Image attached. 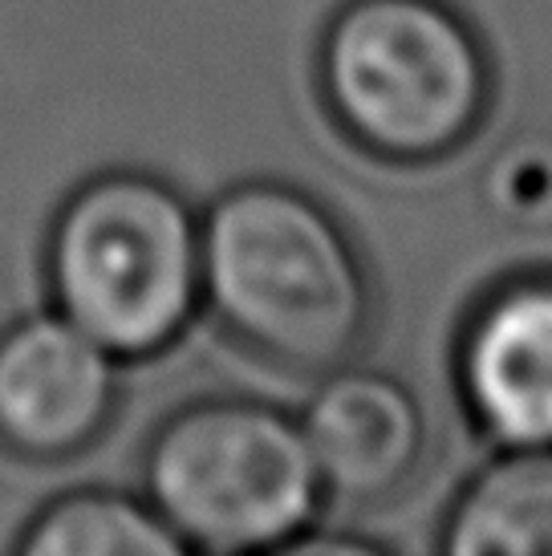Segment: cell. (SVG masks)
<instances>
[{
	"label": "cell",
	"mask_w": 552,
	"mask_h": 556,
	"mask_svg": "<svg viewBox=\"0 0 552 556\" xmlns=\"http://www.w3.org/2000/svg\"><path fill=\"white\" fill-rule=\"evenodd\" d=\"M142 495L187 553H280L325 500L301 418L261 399H200L159 422Z\"/></svg>",
	"instance_id": "cell-4"
},
{
	"label": "cell",
	"mask_w": 552,
	"mask_h": 556,
	"mask_svg": "<svg viewBox=\"0 0 552 556\" xmlns=\"http://www.w3.org/2000/svg\"><path fill=\"white\" fill-rule=\"evenodd\" d=\"M317 86L341 135L386 163H439L488 123L491 53L447 0H346L322 46Z\"/></svg>",
	"instance_id": "cell-2"
},
{
	"label": "cell",
	"mask_w": 552,
	"mask_h": 556,
	"mask_svg": "<svg viewBox=\"0 0 552 556\" xmlns=\"http://www.w3.org/2000/svg\"><path fill=\"white\" fill-rule=\"evenodd\" d=\"M455 382L500 447L552 443V273H520L479 296L463 321Z\"/></svg>",
	"instance_id": "cell-6"
},
{
	"label": "cell",
	"mask_w": 552,
	"mask_h": 556,
	"mask_svg": "<svg viewBox=\"0 0 552 556\" xmlns=\"http://www.w3.org/2000/svg\"><path fill=\"white\" fill-rule=\"evenodd\" d=\"M21 556H184L147 495L81 488L53 500L16 536Z\"/></svg>",
	"instance_id": "cell-9"
},
{
	"label": "cell",
	"mask_w": 552,
	"mask_h": 556,
	"mask_svg": "<svg viewBox=\"0 0 552 556\" xmlns=\"http://www.w3.org/2000/svg\"><path fill=\"white\" fill-rule=\"evenodd\" d=\"M301 431L325 495L346 504H382L406 492L427 464L430 422L418 394L353 362L322 374Z\"/></svg>",
	"instance_id": "cell-7"
},
{
	"label": "cell",
	"mask_w": 552,
	"mask_h": 556,
	"mask_svg": "<svg viewBox=\"0 0 552 556\" xmlns=\"http://www.w3.org/2000/svg\"><path fill=\"white\" fill-rule=\"evenodd\" d=\"M53 309L123 362L167 350L203 305V216L151 170H102L49 224Z\"/></svg>",
	"instance_id": "cell-3"
},
{
	"label": "cell",
	"mask_w": 552,
	"mask_h": 556,
	"mask_svg": "<svg viewBox=\"0 0 552 556\" xmlns=\"http://www.w3.org/2000/svg\"><path fill=\"white\" fill-rule=\"evenodd\" d=\"M451 556H552V443L504 447L451 504Z\"/></svg>",
	"instance_id": "cell-8"
},
{
	"label": "cell",
	"mask_w": 552,
	"mask_h": 556,
	"mask_svg": "<svg viewBox=\"0 0 552 556\" xmlns=\"http://www.w3.org/2000/svg\"><path fill=\"white\" fill-rule=\"evenodd\" d=\"M123 399V357L62 313L0 329V447L62 464L106 434Z\"/></svg>",
	"instance_id": "cell-5"
},
{
	"label": "cell",
	"mask_w": 552,
	"mask_h": 556,
	"mask_svg": "<svg viewBox=\"0 0 552 556\" xmlns=\"http://www.w3.org/2000/svg\"><path fill=\"white\" fill-rule=\"evenodd\" d=\"M203 305L261 362L329 374L366 345L374 280L329 203L297 184L248 179L203 212Z\"/></svg>",
	"instance_id": "cell-1"
}]
</instances>
